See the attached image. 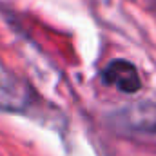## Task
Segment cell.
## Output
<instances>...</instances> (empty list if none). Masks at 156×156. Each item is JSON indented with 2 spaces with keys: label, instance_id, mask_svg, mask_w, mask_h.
Listing matches in <instances>:
<instances>
[{
  "label": "cell",
  "instance_id": "3",
  "mask_svg": "<svg viewBox=\"0 0 156 156\" xmlns=\"http://www.w3.org/2000/svg\"><path fill=\"white\" fill-rule=\"evenodd\" d=\"M102 82L116 87L118 91L127 93V94H133V93L140 91V87H142V78L138 75V69L131 62L122 60V58L109 62L104 67Z\"/></svg>",
  "mask_w": 156,
  "mask_h": 156
},
{
  "label": "cell",
  "instance_id": "1",
  "mask_svg": "<svg viewBox=\"0 0 156 156\" xmlns=\"http://www.w3.org/2000/svg\"><path fill=\"white\" fill-rule=\"evenodd\" d=\"M107 122L111 129L134 140H156V100H142L113 111Z\"/></svg>",
  "mask_w": 156,
  "mask_h": 156
},
{
  "label": "cell",
  "instance_id": "2",
  "mask_svg": "<svg viewBox=\"0 0 156 156\" xmlns=\"http://www.w3.org/2000/svg\"><path fill=\"white\" fill-rule=\"evenodd\" d=\"M38 102L31 85L15 75L0 73V111L27 113Z\"/></svg>",
  "mask_w": 156,
  "mask_h": 156
},
{
  "label": "cell",
  "instance_id": "4",
  "mask_svg": "<svg viewBox=\"0 0 156 156\" xmlns=\"http://www.w3.org/2000/svg\"><path fill=\"white\" fill-rule=\"evenodd\" d=\"M151 2H153V5H154V7H156V0H151Z\"/></svg>",
  "mask_w": 156,
  "mask_h": 156
}]
</instances>
